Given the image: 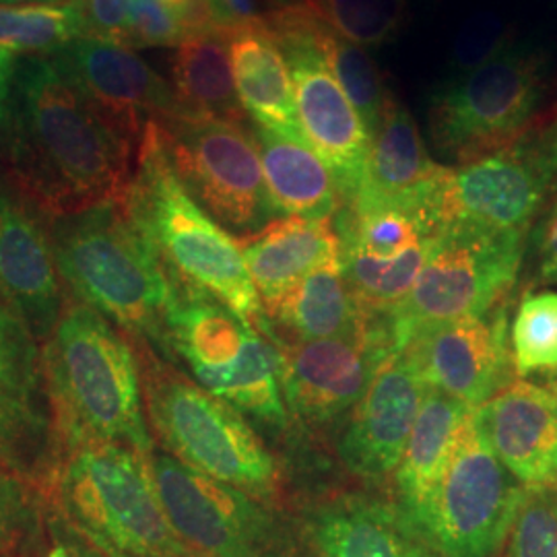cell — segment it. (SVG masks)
Returning <instances> with one entry per match:
<instances>
[{
    "label": "cell",
    "instance_id": "30",
    "mask_svg": "<svg viewBox=\"0 0 557 557\" xmlns=\"http://www.w3.org/2000/svg\"><path fill=\"white\" fill-rule=\"evenodd\" d=\"M176 114L248 120L238 100L227 36L184 40L172 57Z\"/></svg>",
    "mask_w": 557,
    "mask_h": 557
},
{
    "label": "cell",
    "instance_id": "42",
    "mask_svg": "<svg viewBox=\"0 0 557 557\" xmlns=\"http://www.w3.org/2000/svg\"><path fill=\"white\" fill-rule=\"evenodd\" d=\"M225 20L234 27L250 25V23H264L269 13L262 7L264 0H215Z\"/></svg>",
    "mask_w": 557,
    "mask_h": 557
},
{
    "label": "cell",
    "instance_id": "11",
    "mask_svg": "<svg viewBox=\"0 0 557 557\" xmlns=\"http://www.w3.org/2000/svg\"><path fill=\"white\" fill-rule=\"evenodd\" d=\"M444 168L405 200H345L333 218L338 260L368 310H388L407 298L440 230Z\"/></svg>",
    "mask_w": 557,
    "mask_h": 557
},
{
    "label": "cell",
    "instance_id": "23",
    "mask_svg": "<svg viewBox=\"0 0 557 557\" xmlns=\"http://www.w3.org/2000/svg\"><path fill=\"white\" fill-rule=\"evenodd\" d=\"M485 434L502 465L527 487L557 479V398L545 384L512 382L481 407Z\"/></svg>",
    "mask_w": 557,
    "mask_h": 557
},
{
    "label": "cell",
    "instance_id": "14",
    "mask_svg": "<svg viewBox=\"0 0 557 557\" xmlns=\"http://www.w3.org/2000/svg\"><path fill=\"white\" fill-rule=\"evenodd\" d=\"M557 184V116L478 160L448 168L440 220L448 227L529 234Z\"/></svg>",
    "mask_w": 557,
    "mask_h": 557
},
{
    "label": "cell",
    "instance_id": "32",
    "mask_svg": "<svg viewBox=\"0 0 557 557\" xmlns=\"http://www.w3.org/2000/svg\"><path fill=\"white\" fill-rule=\"evenodd\" d=\"M317 41L329 60V66L335 73L338 85L354 103L359 119L372 137L386 103L393 98V94L386 89L376 62L361 46L343 40L324 23L320 25Z\"/></svg>",
    "mask_w": 557,
    "mask_h": 557
},
{
    "label": "cell",
    "instance_id": "45",
    "mask_svg": "<svg viewBox=\"0 0 557 557\" xmlns=\"http://www.w3.org/2000/svg\"><path fill=\"white\" fill-rule=\"evenodd\" d=\"M545 386H547V388H549V391H552V393H554V395H556L557 398V376L556 379L547 380V384H545Z\"/></svg>",
    "mask_w": 557,
    "mask_h": 557
},
{
    "label": "cell",
    "instance_id": "25",
    "mask_svg": "<svg viewBox=\"0 0 557 557\" xmlns=\"http://www.w3.org/2000/svg\"><path fill=\"white\" fill-rule=\"evenodd\" d=\"M469 409L455 398L425 388L411 438L386 485L388 496L416 529L436 498Z\"/></svg>",
    "mask_w": 557,
    "mask_h": 557
},
{
    "label": "cell",
    "instance_id": "15",
    "mask_svg": "<svg viewBox=\"0 0 557 557\" xmlns=\"http://www.w3.org/2000/svg\"><path fill=\"white\" fill-rule=\"evenodd\" d=\"M281 391L299 432L335 436L368 393L397 341L382 310H368L358 331L343 337L281 343Z\"/></svg>",
    "mask_w": 557,
    "mask_h": 557
},
{
    "label": "cell",
    "instance_id": "9",
    "mask_svg": "<svg viewBox=\"0 0 557 557\" xmlns=\"http://www.w3.org/2000/svg\"><path fill=\"white\" fill-rule=\"evenodd\" d=\"M524 252L527 234L475 227L440 232L413 289L397 306L382 310L398 351L425 329L506 304L517 287Z\"/></svg>",
    "mask_w": 557,
    "mask_h": 557
},
{
    "label": "cell",
    "instance_id": "19",
    "mask_svg": "<svg viewBox=\"0 0 557 557\" xmlns=\"http://www.w3.org/2000/svg\"><path fill=\"white\" fill-rule=\"evenodd\" d=\"M423 395L425 384L407 351L386 359L335 438L341 467L368 487L386 490L411 438Z\"/></svg>",
    "mask_w": 557,
    "mask_h": 557
},
{
    "label": "cell",
    "instance_id": "3",
    "mask_svg": "<svg viewBox=\"0 0 557 557\" xmlns=\"http://www.w3.org/2000/svg\"><path fill=\"white\" fill-rule=\"evenodd\" d=\"M50 236L69 296L172 361L168 343L172 281L122 200L52 220Z\"/></svg>",
    "mask_w": 557,
    "mask_h": 557
},
{
    "label": "cell",
    "instance_id": "39",
    "mask_svg": "<svg viewBox=\"0 0 557 557\" xmlns=\"http://www.w3.org/2000/svg\"><path fill=\"white\" fill-rule=\"evenodd\" d=\"M46 499V498H44ZM41 557H106L81 535L59 508L46 499L44 504V552Z\"/></svg>",
    "mask_w": 557,
    "mask_h": 557
},
{
    "label": "cell",
    "instance_id": "34",
    "mask_svg": "<svg viewBox=\"0 0 557 557\" xmlns=\"http://www.w3.org/2000/svg\"><path fill=\"white\" fill-rule=\"evenodd\" d=\"M324 25L343 40L374 48L395 40L409 11V0H306Z\"/></svg>",
    "mask_w": 557,
    "mask_h": 557
},
{
    "label": "cell",
    "instance_id": "12",
    "mask_svg": "<svg viewBox=\"0 0 557 557\" xmlns=\"http://www.w3.org/2000/svg\"><path fill=\"white\" fill-rule=\"evenodd\" d=\"M182 186L242 242L283 220L269 193L250 120L174 114L160 120Z\"/></svg>",
    "mask_w": 557,
    "mask_h": 557
},
{
    "label": "cell",
    "instance_id": "38",
    "mask_svg": "<svg viewBox=\"0 0 557 557\" xmlns=\"http://www.w3.org/2000/svg\"><path fill=\"white\" fill-rule=\"evenodd\" d=\"M184 34L172 7L165 0H135L122 46L137 48H176Z\"/></svg>",
    "mask_w": 557,
    "mask_h": 557
},
{
    "label": "cell",
    "instance_id": "46",
    "mask_svg": "<svg viewBox=\"0 0 557 557\" xmlns=\"http://www.w3.org/2000/svg\"><path fill=\"white\" fill-rule=\"evenodd\" d=\"M554 114H556V116H557V106H556V108H554Z\"/></svg>",
    "mask_w": 557,
    "mask_h": 557
},
{
    "label": "cell",
    "instance_id": "5",
    "mask_svg": "<svg viewBox=\"0 0 557 557\" xmlns=\"http://www.w3.org/2000/svg\"><path fill=\"white\" fill-rule=\"evenodd\" d=\"M135 347L156 446L205 478L283 504L285 467L259 430L149 345Z\"/></svg>",
    "mask_w": 557,
    "mask_h": 557
},
{
    "label": "cell",
    "instance_id": "40",
    "mask_svg": "<svg viewBox=\"0 0 557 557\" xmlns=\"http://www.w3.org/2000/svg\"><path fill=\"white\" fill-rule=\"evenodd\" d=\"M87 36L122 41L135 0H79Z\"/></svg>",
    "mask_w": 557,
    "mask_h": 557
},
{
    "label": "cell",
    "instance_id": "37",
    "mask_svg": "<svg viewBox=\"0 0 557 557\" xmlns=\"http://www.w3.org/2000/svg\"><path fill=\"white\" fill-rule=\"evenodd\" d=\"M510 44V29L502 17L494 13L471 15L460 25L450 48V79L471 73Z\"/></svg>",
    "mask_w": 557,
    "mask_h": 557
},
{
    "label": "cell",
    "instance_id": "48",
    "mask_svg": "<svg viewBox=\"0 0 557 557\" xmlns=\"http://www.w3.org/2000/svg\"><path fill=\"white\" fill-rule=\"evenodd\" d=\"M197 557H202V556H197Z\"/></svg>",
    "mask_w": 557,
    "mask_h": 557
},
{
    "label": "cell",
    "instance_id": "2",
    "mask_svg": "<svg viewBox=\"0 0 557 557\" xmlns=\"http://www.w3.org/2000/svg\"><path fill=\"white\" fill-rule=\"evenodd\" d=\"M41 349L59 457L79 444H122L151 457L158 446L147 421L133 338L71 298Z\"/></svg>",
    "mask_w": 557,
    "mask_h": 557
},
{
    "label": "cell",
    "instance_id": "18",
    "mask_svg": "<svg viewBox=\"0 0 557 557\" xmlns=\"http://www.w3.org/2000/svg\"><path fill=\"white\" fill-rule=\"evenodd\" d=\"M409 354L425 388L478 409L515 382L508 301L467 319L421 331Z\"/></svg>",
    "mask_w": 557,
    "mask_h": 557
},
{
    "label": "cell",
    "instance_id": "44",
    "mask_svg": "<svg viewBox=\"0 0 557 557\" xmlns=\"http://www.w3.org/2000/svg\"><path fill=\"white\" fill-rule=\"evenodd\" d=\"M71 0H0V7H23V4H64Z\"/></svg>",
    "mask_w": 557,
    "mask_h": 557
},
{
    "label": "cell",
    "instance_id": "36",
    "mask_svg": "<svg viewBox=\"0 0 557 557\" xmlns=\"http://www.w3.org/2000/svg\"><path fill=\"white\" fill-rule=\"evenodd\" d=\"M499 557H557V490H527Z\"/></svg>",
    "mask_w": 557,
    "mask_h": 557
},
{
    "label": "cell",
    "instance_id": "10",
    "mask_svg": "<svg viewBox=\"0 0 557 557\" xmlns=\"http://www.w3.org/2000/svg\"><path fill=\"white\" fill-rule=\"evenodd\" d=\"M547 71L543 50L510 44L471 73L442 85L428 114L440 156L462 165L524 135L545 96Z\"/></svg>",
    "mask_w": 557,
    "mask_h": 557
},
{
    "label": "cell",
    "instance_id": "28",
    "mask_svg": "<svg viewBox=\"0 0 557 557\" xmlns=\"http://www.w3.org/2000/svg\"><path fill=\"white\" fill-rule=\"evenodd\" d=\"M269 193L281 218L333 220L341 209V188L333 170L301 140L252 124Z\"/></svg>",
    "mask_w": 557,
    "mask_h": 557
},
{
    "label": "cell",
    "instance_id": "47",
    "mask_svg": "<svg viewBox=\"0 0 557 557\" xmlns=\"http://www.w3.org/2000/svg\"><path fill=\"white\" fill-rule=\"evenodd\" d=\"M554 487H556V490H557V479H556V485H554Z\"/></svg>",
    "mask_w": 557,
    "mask_h": 557
},
{
    "label": "cell",
    "instance_id": "41",
    "mask_svg": "<svg viewBox=\"0 0 557 557\" xmlns=\"http://www.w3.org/2000/svg\"><path fill=\"white\" fill-rule=\"evenodd\" d=\"M537 275L543 283H557V199L539 230Z\"/></svg>",
    "mask_w": 557,
    "mask_h": 557
},
{
    "label": "cell",
    "instance_id": "31",
    "mask_svg": "<svg viewBox=\"0 0 557 557\" xmlns=\"http://www.w3.org/2000/svg\"><path fill=\"white\" fill-rule=\"evenodd\" d=\"M87 36L79 0L0 7V48L15 57H50Z\"/></svg>",
    "mask_w": 557,
    "mask_h": 557
},
{
    "label": "cell",
    "instance_id": "22",
    "mask_svg": "<svg viewBox=\"0 0 557 557\" xmlns=\"http://www.w3.org/2000/svg\"><path fill=\"white\" fill-rule=\"evenodd\" d=\"M0 299L41 345L71 299L44 215L9 184H0Z\"/></svg>",
    "mask_w": 557,
    "mask_h": 557
},
{
    "label": "cell",
    "instance_id": "4",
    "mask_svg": "<svg viewBox=\"0 0 557 557\" xmlns=\"http://www.w3.org/2000/svg\"><path fill=\"white\" fill-rule=\"evenodd\" d=\"M120 200L170 281L211 294L259 331L267 324L238 239L186 193L168 158L158 120L140 137L135 174Z\"/></svg>",
    "mask_w": 557,
    "mask_h": 557
},
{
    "label": "cell",
    "instance_id": "6",
    "mask_svg": "<svg viewBox=\"0 0 557 557\" xmlns=\"http://www.w3.org/2000/svg\"><path fill=\"white\" fill-rule=\"evenodd\" d=\"M172 363L248 419L267 442L292 448L294 425L281 391V349L220 299L172 281Z\"/></svg>",
    "mask_w": 557,
    "mask_h": 557
},
{
    "label": "cell",
    "instance_id": "24",
    "mask_svg": "<svg viewBox=\"0 0 557 557\" xmlns=\"http://www.w3.org/2000/svg\"><path fill=\"white\" fill-rule=\"evenodd\" d=\"M227 46L246 116L260 128L308 143L299 126L289 64L267 23L236 27L227 36Z\"/></svg>",
    "mask_w": 557,
    "mask_h": 557
},
{
    "label": "cell",
    "instance_id": "35",
    "mask_svg": "<svg viewBox=\"0 0 557 557\" xmlns=\"http://www.w3.org/2000/svg\"><path fill=\"white\" fill-rule=\"evenodd\" d=\"M44 494L0 462V557H41Z\"/></svg>",
    "mask_w": 557,
    "mask_h": 557
},
{
    "label": "cell",
    "instance_id": "17",
    "mask_svg": "<svg viewBox=\"0 0 557 557\" xmlns=\"http://www.w3.org/2000/svg\"><path fill=\"white\" fill-rule=\"evenodd\" d=\"M0 462L44 498L59 465L54 407L44 349L0 299Z\"/></svg>",
    "mask_w": 557,
    "mask_h": 557
},
{
    "label": "cell",
    "instance_id": "29",
    "mask_svg": "<svg viewBox=\"0 0 557 557\" xmlns=\"http://www.w3.org/2000/svg\"><path fill=\"white\" fill-rule=\"evenodd\" d=\"M440 170L442 163L430 158L409 110L400 101L391 98L372 135V147L361 186L351 199H409L434 178Z\"/></svg>",
    "mask_w": 557,
    "mask_h": 557
},
{
    "label": "cell",
    "instance_id": "13",
    "mask_svg": "<svg viewBox=\"0 0 557 557\" xmlns=\"http://www.w3.org/2000/svg\"><path fill=\"white\" fill-rule=\"evenodd\" d=\"M524 494L494 453L481 407L469 409L418 531L442 557H499Z\"/></svg>",
    "mask_w": 557,
    "mask_h": 557
},
{
    "label": "cell",
    "instance_id": "7",
    "mask_svg": "<svg viewBox=\"0 0 557 557\" xmlns=\"http://www.w3.org/2000/svg\"><path fill=\"white\" fill-rule=\"evenodd\" d=\"M46 499L106 557H197L161 504L149 457L122 444L60 453Z\"/></svg>",
    "mask_w": 557,
    "mask_h": 557
},
{
    "label": "cell",
    "instance_id": "1",
    "mask_svg": "<svg viewBox=\"0 0 557 557\" xmlns=\"http://www.w3.org/2000/svg\"><path fill=\"white\" fill-rule=\"evenodd\" d=\"M139 143L101 114L52 57H20L0 163L48 220L124 197Z\"/></svg>",
    "mask_w": 557,
    "mask_h": 557
},
{
    "label": "cell",
    "instance_id": "43",
    "mask_svg": "<svg viewBox=\"0 0 557 557\" xmlns=\"http://www.w3.org/2000/svg\"><path fill=\"white\" fill-rule=\"evenodd\" d=\"M17 60L13 52L0 48V147H2V137L7 128V116H9V103H11V91H13V81H15V71H17Z\"/></svg>",
    "mask_w": 557,
    "mask_h": 557
},
{
    "label": "cell",
    "instance_id": "21",
    "mask_svg": "<svg viewBox=\"0 0 557 557\" xmlns=\"http://www.w3.org/2000/svg\"><path fill=\"white\" fill-rule=\"evenodd\" d=\"M298 517L317 557H442L380 487L322 492Z\"/></svg>",
    "mask_w": 557,
    "mask_h": 557
},
{
    "label": "cell",
    "instance_id": "16",
    "mask_svg": "<svg viewBox=\"0 0 557 557\" xmlns=\"http://www.w3.org/2000/svg\"><path fill=\"white\" fill-rule=\"evenodd\" d=\"M320 25L322 20L306 0L278 9L267 20L292 71L301 133L333 170L341 197L347 200L361 186L372 137L320 50Z\"/></svg>",
    "mask_w": 557,
    "mask_h": 557
},
{
    "label": "cell",
    "instance_id": "27",
    "mask_svg": "<svg viewBox=\"0 0 557 557\" xmlns=\"http://www.w3.org/2000/svg\"><path fill=\"white\" fill-rule=\"evenodd\" d=\"M264 317L262 335L281 343H299L358 331L368 308L351 289L337 257L308 273Z\"/></svg>",
    "mask_w": 557,
    "mask_h": 557
},
{
    "label": "cell",
    "instance_id": "26",
    "mask_svg": "<svg viewBox=\"0 0 557 557\" xmlns=\"http://www.w3.org/2000/svg\"><path fill=\"white\" fill-rule=\"evenodd\" d=\"M239 248L267 312L308 273L337 259L338 238L333 220L283 218Z\"/></svg>",
    "mask_w": 557,
    "mask_h": 557
},
{
    "label": "cell",
    "instance_id": "33",
    "mask_svg": "<svg viewBox=\"0 0 557 557\" xmlns=\"http://www.w3.org/2000/svg\"><path fill=\"white\" fill-rule=\"evenodd\" d=\"M518 376L557 372V292H524L510 324Z\"/></svg>",
    "mask_w": 557,
    "mask_h": 557
},
{
    "label": "cell",
    "instance_id": "8",
    "mask_svg": "<svg viewBox=\"0 0 557 557\" xmlns=\"http://www.w3.org/2000/svg\"><path fill=\"white\" fill-rule=\"evenodd\" d=\"M151 473L165 515L202 557H317L298 515L205 478L156 448Z\"/></svg>",
    "mask_w": 557,
    "mask_h": 557
},
{
    "label": "cell",
    "instance_id": "20",
    "mask_svg": "<svg viewBox=\"0 0 557 557\" xmlns=\"http://www.w3.org/2000/svg\"><path fill=\"white\" fill-rule=\"evenodd\" d=\"M128 139L140 143L149 122L176 114L172 85L119 41L85 36L50 54Z\"/></svg>",
    "mask_w": 557,
    "mask_h": 557
}]
</instances>
